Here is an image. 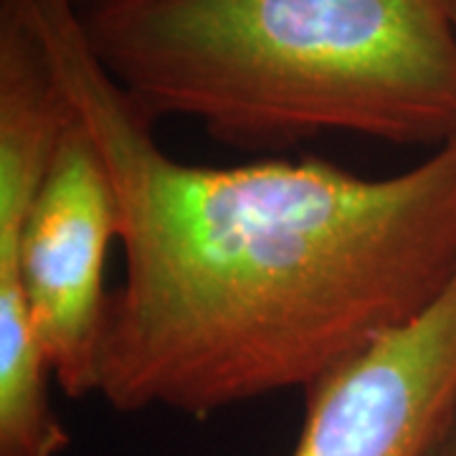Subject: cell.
Returning <instances> with one entry per match:
<instances>
[{"label": "cell", "instance_id": "1", "mask_svg": "<svg viewBox=\"0 0 456 456\" xmlns=\"http://www.w3.org/2000/svg\"><path fill=\"white\" fill-rule=\"evenodd\" d=\"M28 23L117 198L122 284L99 350L114 411L193 419L302 388L428 310L456 277V140L398 175L305 160L180 163L92 49L74 0Z\"/></svg>", "mask_w": 456, "mask_h": 456}, {"label": "cell", "instance_id": "2", "mask_svg": "<svg viewBox=\"0 0 456 456\" xmlns=\"http://www.w3.org/2000/svg\"><path fill=\"white\" fill-rule=\"evenodd\" d=\"M82 23L155 122L191 117L231 147L456 140L449 0H102Z\"/></svg>", "mask_w": 456, "mask_h": 456}, {"label": "cell", "instance_id": "3", "mask_svg": "<svg viewBox=\"0 0 456 456\" xmlns=\"http://www.w3.org/2000/svg\"><path fill=\"white\" fill-rule=\"evenodd\" d=\"M117 198L31 31L0 26V456H59L51 406L97 393Z\"/></svg>", "mask_w": 456, "mask_h": 456}, {"label": "cell", "instance_id": "4", "mask_svg": "<svg viewBox=\"0 0 456 456\" xmlns=\"http://www.w3.org/2000/svg\"><path fill=\"white\" fill-rule=\"evenodd\" d=\"M292 456H424L456 413V277L446 292L305 391Z\"/></svg>", "mask_w": 456, "mask_h": 456}, {"label": "cell", "instance_id": "5", "mask_svg": "<svg viewBox=\"0 0 456 456\" xmlns=\"http://www.w3.org/2000/svg\"><path fill=\"white\" fill-rule=\"evenodd\" d=\"M424 456H456V413L441 428V434L434 444L426 449Z\"/></svg>", "mask_w": 456, "mask_h": 456}, {"label": "cell", "instance_id": "6", "mask_svg": "<svg viewBox=\"0 0 456 456\" xmlns=\"http://www.w3.org/2000/svg\"><path fill=\"white\" fill-rule=\"evenodd\" d=\"M77 5H79V11H84V8H89V5H94V3H102V0H74Z\"/></svg>", "mask_w": 456, "mask_h": 456}, {"label": "cell", "instance_id": "7", "mask_svg": "<svg viewBox=\"0 0 456 456\" xmlns=\"http://www.w3.org/2000/svg\"><path fill=\"white\" fill-rule=\"evenodd\" d=\"M449 8H452V18H454V26H456V0H449Z\"/></svg>", "mask_w": 456, "mask_h": 456}]
</instances>
